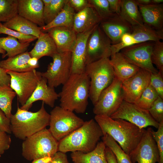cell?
<instances>
[{"mask_svg":"<svg viewBox=\"0 0 163 163\" xmlns=\"http://www.w3.org/2000/svg\"><path fill=\"white\" fill-rule=\"evenodd\" d=\"M138 5H147L152 4L151 0H136Z\"/></svg>","mask_w":163,"mask_h":163,"instance_id":"db71d44e","label":"cell"},{"mask_svg":"<svg viewBox=\"0 0 163 163\" xmlns=\"http://www.w3.org/2000/svg\"><path fill=\"white\" fill-rule=\"evenodd\" d=\"M94 28L90 30L77 34L76 42L71 52V75L81 74L85 72L87 65V41L88 37Z\"/></svg>","mask_w":163,"mask_h":163,"instance_id":"e0dca14e","label":"cell"},{"mask_svg":"<svg viewBox=\"0 0 163 163\" xmlns=\"http://www.w3.org/2000/svg\"><path fill=\"white\" fill-rule=\"evenodd\" d=\"M38 59L35 57H31L28 61V65L34 69L39 67Z\"/></svg>","mask_w":163,"mask_h":163,"instance_id":"816d5d0a","label":"cell"},{"mask_svg":"<svg viewBox=\"0 0 163 163\" xmlns=\"http://www.w3.org/2000/svg\"><path fill=\"white\" fill-rule=\"evenodd\" d=\"M52 58V62L41 75L46 79L49 86L55 88L63 85L71 75V52L57 53Z\"/></svg>","mask_w":163,"mask_h":163,"instance_id":"30bf717a","label":"cell"},{"mask_svg":"<svg viewBox=\"0 0 163 163\" xmlns=\"http://www.w3.org/2000/svg\"><path fill=\"white\" fill-rule=\"evenodd\" d=\"M163 75L158 71L155 73H151L150 84L158 93L163 99Z\"/></svg>","mask_w":163,"mask_h":163,"instance_id":"7bdbcfd3","label":"cell"},{"mask_svg":"<svg viewBox=\"0 0 163 163\" xmlns=\"http://www.w3.org/2000/svg\"><path fill=\"white\" fill-rule=\"evenodd\" d=\"M132 26L131 34L135 44L150 41L155 42L163 39V30H156L144 24Z\"/></svg>","mask_w":163,"mask_h":163,"instance_id":"83f0119b","label":"cell"},{"mask_svg":"<svg viewBox=\"0 0 163 163\" xmlns=\"http://www.w3.org/2000/svg\"><path fill=\"white\" fill-rule=\"evenodd\" d=\"M3 24L10 29L37 38L42 32L40 27L18 14Z\"/></svg>","mask_w":163,"mask_h":163,"instance_id":"484cf974","label":"cell"},{"mask_svg":"<svg viewBox=\"0 0 163 163\" xmlns=\"http://www.w3.org/2000/svg\"><path fill=\"white\" fill-rule=\"evenodd\" d=\"M122 82L115 77L111 84L101 93L93 111L95 115L110 117L123 101Z\"/></svg>","mask_w":163,"mask_h":163,"instance_id":"ba28073f","label":"cell"},{"mask_svg":"<svg viewBox=\"0 0 163 163\" xmlns=\"http://www.w3.org/2000/svg\"><path fill=\"white\" fill-rule=\"evenodd\" d=\"M151 72L142 69L129 78L122 82L124 101L135 104L150 84Z\"/></svg>","mask_w":163,"mask_h":163,"instance_id":"9a60e30c","label":"cell"},{"mask_svg":"<svg viewBox=\"0 0 163 163\" xmlns=\"http://www.w3.org/2000/svg\"><path fill=\"white\" fill-rule=\"evenodd\" d=\"M155 131L152 128L151 133L156 144L159 154L158 163H163V122L159 123Z\"/></svg>","mask_w":163,"mask_h":163,"instance_id":"60d3db41","label":"cell"},{"mask_svg":"<svg viewBox=\"0 0 163 163\" xmlns=\"http://www.w3.org/2000/svg\"><path fill=\"white\" fill-rule=\"evenodd\" d=\"M154 42L150 41L135 44L120 52L129 63L151 73H156L158 70L154 66L151 59Z\"/></svg>","mask_w":163,"mask_h":163,"instance_id":"4fadbf2b","label":"cell"},{"mask_svg":"<svg viewBox=\"0 0 163 163\" xmlns=\"http://www.w3.org/2000/svg\"><path fill=\"white\" fill-rule=\"evenodd\" d=\"M0 130L10 134V122L4 112L0 109Z\"/></svg>","mask_w":163,"mask_h":163,"instance_id":"bcb514c9","label":"cell"},{"mask_svg":"<svg viewBox=\"0 0 163 163\" xmlns=\"http://www.w3.org/2000/svg\"><path fill=\"white\" fill-rule=\"evenodd\" d=\"M50 115L49 130L58 141L80 127L84 122L73 112L60 106H56Z\"/></svg>","mask_w":163,"mask_h":163,"instance_id":"52a82bcc","label":"cell"},{"mask_svg":"<svg viewBox=\"0 0 163 163\" xmlns=\"http://www.w3.org/2000/svg\"><path fill=\"white\" fill-rule=\"evenodd\" d=\"M99 24L94 28L87 40V65L103 58H110L111 55V42Z\"/></svg>","mask_w":163,"mask_h":163,"instance_id":"8fae6325","label":"cell"},{"mask_svg":"<svg viewBox=\"0 0 163 163\" xmlns=\"http://www.w3.org/2000/svg\"><path fill=\"white\" fill-rule=\"evenodd\" d=\"M68 2L75 13L79 12L86 8L92 7L88 0H68Z\"/></svg>","mask_w":163,"mask_h":163,"instance_id":"f6af8a7d","label":"cell"},{"mask_svg":"<svg viewBox=\"0 0 163 163\" xmlns=\"http://www.w3.org/2000/svg\"><path fill=\"white\" fill-rule=\"evenodd\" d=\"M46 32L53 40L58 53L72 52L77 39V34L73 27H57L49 29Z\"/></svg>","mask_w":163,"mask_h":163,"instance_id":"ac0fdd59","label":"cell"},{"mask_svg":"<svg viewBox=\"0 0 163 163\" xmlns=\"http://www.w3.org/2000/svg\"><path fill=\"white\" fill-rule=\"evenodd\" d=\"M51 160V157H45L34 159L31 163H50Z\"/></svg>","mask_w":163,"mask_h":163,"instance_id":"f5cc1de1","label":"cell"},{"mask_svg":"<svg viewBox=\"0 0 163 163\" xmlns=\"http://www.w3.org/2000/svg\"><path fill=\"white\" fill-rule=\"evenodd\" d=\"M102 19L95 9L89 7L75 13L73 28L76 34L90 30L99 24Z\"/></svg>","mask_w":163,"mask_h":163,"instance_id":"44dd1931","label":"cell"},{"mask_svg":"<svg viewBox=\"0 0 163 163\" xmlns=\"http://www.w3.org/2000/svg\"><path fill=\"white\" fill-rule=\"evenodd\" d=\"M148 111L156 122H163V99L159 96Z\"/></svg>","mask_w":163,"mask_h":163,"instance_id":"ab89813d","label":"cell"},{"mask_svg":"<svg viewBox=\"0 0 163 163\" xmlns=\"http://www.w3.org/2000/svg\"><path fill=\"white\" fill-rule=\"evenodd\" d=\"M75 13V10L68 2L62 11L51 22L48 24L40 27L41 32H46L49 29L57 27H73Z\"/></svg>","mask_w":163,"mask_h":163,"instance_id":"f546056e","label":"cell"},{"mask_svg":"<svg viewBox=\"0 0 163 163\" xmlns=\"http://www.w3.org/2000/svg\"><path fill=\"white\" fill-rule=\"evenodd\" d=\"M88 1L97 11L102 21L110 18L115 14L110 11L107 0H88Z\"/></svg>","mask_w":163,"mask_h":163,"instance_id":"8d00e7d4","label":"cell"},{"mask_svg":"<svg viewBox=\"0 0 163 163\" xmlns=\"http://www.w3.org/2000/svg\"><path fill=\"white\" fill-rule=\"evenodd\" d=\"M94 118L103 135H109L128 155L136 148L146 131L123 119L98 115Z\"/></svg>","mask_w":163,"mask_h":163,"instance_id":"6da1fadb","label":"cell"},{"mask_svg":"<svg viewBox=\"0 0 163 163\" xmlns=\"http://www.w3.org/2000/svg\"><path fill=\"white\" fill-rule=\"evenodd\" d=\"M5 34L15 37L22 43H30L37 39L35 36L22 34L15 30L7 28L0 22V34Z\"/></svg>","mask_w":163,"mask_h":163,"instance_id":"f35d334b","label":"cell"},{"mask_svg":"<svg viewBox=\"0 0 163 163\" xmlns=\"http://www.w3.org/2000/svg\"><path fill=\"white\" fill-rule=\"evenodd\" d=\"M68 0H51L50 4L44 5L43 16L45 25L51 22L62 11Z\"/></svg>","mask_w":163,"mask_h":163,"instance_id":"836d02e7","label":"cell"},{"mask_svg":"<svg viewBox=\"0 0 163 163\" xmlns=\"http://www.w3.org/2000/svg\"><path fill=\"white\" fill-rule=\"evenodd\" d=\"M31 57L29 52L26 51L0 61V67L6 71H11L21 72L29 71L35 69L28 64V61Z\"/></svg>","mask_w":163,"mask_h":163,"instance_id":"4316f807","label":"cell"},{"mask_svg":"<svg viewBox=\"0 0 163 163\" xmlns=\"http://www.w3.org/2000/svg\"><path fill=\"white\" fill-rule=\"evenodd\" d=\"M50 163H69L66 153L57 151L51 157Z\"/></svg>","mask_w":163,"mask_h":163,"instance_id":"7dc6e473","label":"cell"},{"mask_svg":"<svg viewBox=\"0 0 163 163\" xmlns=\"http://www.w3.org/2000/svg\"><path fill=\"white\" fill-rule=\"evenodd\" d=\"M58 53L56 44L47 32H42L33 48L29 52L31 57H35L38 60L44 56L51 57Z\"/></svg>","mask_w":163,"mask_h":163,"instance_id":"d4e9b609","label":"cell"},{"mask_svg":"<svg viewBox=\"0 0 163 163\" xmlns=\"http://www.w3.org/2000/svg\"><path fill=\"white\" fill-rule=\"evenodd\" d=\"M110 59L115 77L123 82L136 74L140 68L127 61L120 52L111 54Z\"/></svg>","mask_w":163,"mask_h":163,"instance_id":"603a6c76","label":"cell"},{"mask_svg":"<svg viewBox=\"0 0 163 163\" xmlns=\"http://www.w3.org/2000/svg\"><path fill=\"white\" fill-rule=\"evenodd\" d=\"M101 139L106 146L109 148L114 154L117 163H133L129 155L109 135L104 134Z\"/></svg>","mask_w":163,"mask_h":163,"instance_id":"1f68e13d","label":"cell"},{"mask_svg":"<svg viewBox=\"0 0 163 163\" xmlns=\"http://www.w3.org/2000/svg\"><path fill=\"white\" fill-rule=\"evenodd\" d=\"M11 78L10 86L15 92L18 102L23 106L30 97L42 78L35 69L24 72L6 71Z\"/></svg>","mask_w":163,"mask_h":163,"instance_id":"9c48e42d","label":"cell"},{"mask_svg":"<svg viewBox=\"0 0 163 163\" xmlns=\"http://www.w3.org/2000/svg\"><path fill=\"white\" fill-rule=\"evenodd\" d=\"M151 59L158 71L163 75V42L160 41L155 42L152 48Z\"/></svg>","mask_w":163,"mask_h":163,"instance_id":"74e56055","label":"cell"},{"mask_svg":"<svg viewBox=\"0 0 163 163\" xmlns=\"http://www.w3.org/2000/svg\"><path fill=\"white\" fill-rule=\"evenodd\" d=\"M110 117L125 120L141 129L150 126L158 129L159 125L153 119L148 110L124 100L118 109Z\"/></svg>","mask_w":163,"mask_h":163,"instance_id":"7c38bea8","label":"cell"},{"mask_svg":"<svg viewBox=\"0 0 163 163\" xmlns=\"http://www.w3.org/2000/svg\"><path fill=\"white\" fill-rule=\"evenodd\" d=\"M143 24L157 30H163V4L138 5Z\"/></svg>","mask_w":163,"mask_h":163,"instance_id":"7402d4cb","label":"cell"},{"mask_svg":"<svg viewBox=\"0 0 163 163\" xmlns=\"http://www.w3.org/2000/svg\"><path fill=\"white\" fill-rule=\"evenodd\" d=\"M105 153L108 163H117L114 154L107 147L105 149Z\"/></svg>","mask_w":163,"mask_h":163,"instance_id":"f907efd6","label":"cell"},{"mask_svg":"<svg viewBox=\"0 0 163 163\" xmlns=\"http://www.w3.org/2000/svg\"><path fill=\"white\" fill-rule=\"evenodd\" d=\"M99 25L110 40L112 45L119 43L124 34H131L132 31V26L116 14L110 18L102 21Z\"/></svg>","mask_w":163,"mask_h":163,"instance_id":"2e32d148","label":"cell"},{"mask_svg":"<svg viewBox=\"0 0 163 163\" xmlns=\"http://www.w3.org/2000/svg\"><path fill=\"white\" fill-rule=\"evenodd\" d=\"M11 78L6 71L0 67V86H10Z\"/></svg>","mask_w":163,"mask_h":163,"instance_id":"681fc988","label":"cell"},{"mask_svg":"<svg viewBox=\"0 0 163 163\" xmlns=\"http://www.w3.org/2000/svg\"><path fill=\"white\" fill-rule=\"evenodd\" d=\"M42 0H18V14L40 27L45 25Z\"/></svg>","mask_w":163,"mask_h":163,"instance_id":"ffe728a7","label":"cell"},{"mask_svg":"<svg viewBox=\"0 0 163 163\" xmlns=\"http://www.w3.org/2000/svg\"><path fill=\"white\" fill-rule=\"evenodd\" d=\"M16 95L10 86H0V109L10 119L12 101Z\"/></svg>","mask_w":163,"mask_h":163,"instance_id":"d6a6232c","label":"cell"},{"mask_svg":"<svg viewBox=\"0 0 163 163\" xmlns=\"http://www.w3.org/2000/svg\"><path fill=\"white\" fill-rule=\"evenodd\" d=\"M59 97V94L55 91L54 88L49 86L46 79L42 77L30 97L20 108L28 110L33 104L38 101H42L44 104L53 107L55 101Z\"/></svg>","mask_w":163,"mask_h":163,"instance_id":"d6986e66","label":"cell"},{"mask_svg":"<svg viewBox=\"0 0 163 163\" xmlns=\"http://www.w3.org/2000/svg\"><path fill=\"white\" fill-rule=\"evenodd\" d=\"M106 147L102 141L98 142L92 151L88 153L73 152L71 157L73 163H108L105 153Z\"/></svg>","mask_w":163,"mask_h":163,"instance_id":"cb8c5ba5","label":"cell"},{"mask_svg":"<svg viewBox=\"0 0 163 163\" xmlns=\"http://www.w3.org/2000/svg\"><path fill=\"white\" fill-rule=\"evenodd\" d=\"M0 53L2 54V56L4 55L6 53V52L4 50L0 47Z\"/></svg>","mask_w":163,"mask_h":163,"instance_id":"9f6ffc18","label":"cell"},{"mask_svg":"<svg viewBox=\"0 0 163 163\" xmlns=\"http://www.w3.org/2000/svg\"><path fill=\"white\" fill-rule=\"evenodd\" d=\"M30 45V43H22L17 39L10 36L5 37H0V47L6 53L2 56L4 58L13 57L26 52Z\"/></svg>","mask_w":163,"mask_h":163,"instance_id":"4dcf8cb0","label":"cell"},{"mask_svg":"<svg viewBox=\"0 0 163 163\" xmlns=\"http://www.w3.org/2000/svg\"><path fill=\"white\" fill-rule=\"evenodd\" d=\"M90 80L84 72L71 74L58 94L60 106L78 113H83L88 104Z\"/></svg>","mask_w":163,"mask_h":163,"instance_id":"7a4b0ae2","label":"cell"},{"mask_svg":"<svg viewBox=\"0 0 163 163\" xmlns=\"http://www.w3.org/2000/svg\"><path fill=\"white\" fill-rule=\"evenodd\" d=\"M158 96L150 84L135 104L142 109L148 110Z\"/></svg>","mask_w":163,"mask_h":163,"instance_id":"d590c367","label":"cell"},{"mask_svg":"<svg viewBox=\"0 0 163 163\" xmlns=\"http://www.w3.org/2000/svg\"><path fill=\"white\" fill-rule=\"evenodd\" d=\"M119 15L132 26L143 24L138 5L136 0H122Z\"/></svg>","mask_w":163,"mask_h":163,"instance_id":"f1b7e54d","label":"cell"},{"mask_svg":"<svg viewBox=\"0 0 163 163\" xmlns=\"http://www.w3.org/2000/svg\"><path fill=\"white\" fill-rule=\"evenodd\" d=\"M58 141L46 128L27 137L22 145V155L27 160L52 157L58 151Z\"/></svg>","mask_w":163,"mask_h":163,"instance_id":"5b68a950","label":"cell"},{"mask_svg":"<svg viewBox=\"0 0 163 163\" xmlns=\"http://www.w3.org/2000/svg\"><path fill=\"white\" fill-rule=\"evenodd\" d=\"M110 9L113 13L120 14L122 5V0H107Z\"/></svg>","mask_w":163,"mask_h":163,"instance_id":"c3c4849f","label":"cell"},{"mask_svg":"<svg viewBox=\"0 0 163 163\" xmlns=\"http://www.w3.org/2000/svg\"><path fill=\"white\" fill-rule=\"evenodd\" d=\"M163 0H151L152 4L158 5L162 3Z\"/></svg>","mask_w":163,"mask_h":163,"instance_id":"11a10c76","label":"cell"},{"mask_svg":"<svg viewBox=\"0 0 163 163\" xmlns=\"http://www.w3.org/2000/svg\"><path fill=\"white\" fill-rule=\"evenodd\" d=\"M135 44V40L132 34L131 33H125L122 37L119 43L111 45V55L119 52L122 49Z\"/></svg>","mask_w":163,"mask_h":163,"instance_id":"b9f144b4","label":"cell"},{"mask_svg":"<svg viewBox=\"0 0 163 163\" xmlns=\"http://www.w3.org/2000/svg\"><path fill=\"white\" fill-rule=\"evenodd\" d=\"M151 128L149 127L146 130L137 145L129 155L133 163L159 162V152L151 133Z\"/></svg>","mask_w":163,"mask_h":163,"instance_id":"5bb4252c","label":"cell"},{"mask_svg":"<svg viewBox=\"0 0 163 163\" xmlns=\"http://www.w3.org/2000/svg\"><path fill=\"white\" fill-rule=\"evenodd\" d=\"M44 105L42 101L40 109L32 112L21 109L18 103L16 112L10 118L11 133L16 138L24 140L49 126L50 115Z\"/></svg>","mask_w":163,"mask_h":163,"instance_id":"277c9868","label":"cell"},{"mask_svg":"<svg viewBox=\"0 0 163 163\" xmlns=\"http://www.w3.org/2000/svg\"><path fill=\"white\" fill-rule=\"evenodd\" d=\"M103 132L93 119L84 121L80 127L58 141V151L67 152L80 151L88 153L94 150Z\"/></svg>","mask_w":163,"mask_h":163,"instance_id":"3957f363","label":"cell"},{"mask_svg":"<svg viewBox=\"0 0 163 163\" xmlns=\"http://www.w3.org/2000/svg\"><path fill=\"white\" fill-rule=\"evenodd\" d=\"M18 0H0V22H7L18 15Z\"/></svg>","mask_w":163,"mask_h":163,"instance_id":"e575fe53","label":"cell"},{"mask_svg":"<svg viewBox=\"0 0 163 163\" xmlns=\"http://www.w3.org/2000/svg\"><path fill=\"white\" fill-rule=\"evenodd\" d=\"M8 134L0 130V157L10 147L11 140Z\"/></svg>","mask_w":163,"mask_h":163,"instance_id":"ee69618b","label":"cell"},{"mask_svg":"<svg viewBox=\"0 0 163 163\" xmlns=\"http://www.w3.org/2000/svg\"><path fill=\"white\" fill-rule=\"evenodd\" d=\"M85 72L90 79L89 98L94 105L101 92L111 84L115 77L110 58H103L87 64Z\"/></svg>","mask_w":163,"mask_h":163,"instance_id":"8992f818","label":"cell"}]
</instances>
